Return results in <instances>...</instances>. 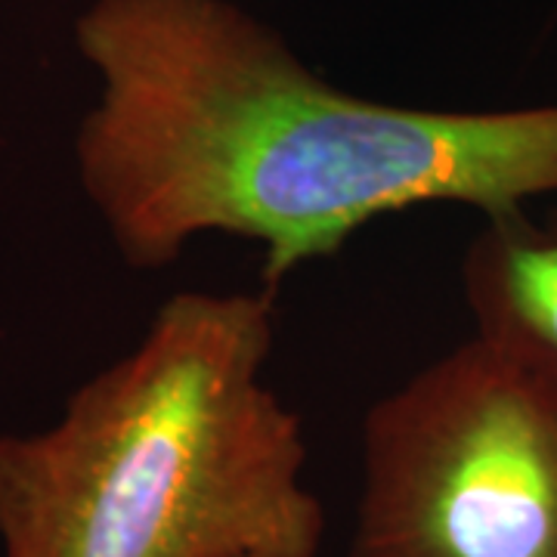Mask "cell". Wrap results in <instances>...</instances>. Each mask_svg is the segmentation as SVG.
Wrapping results in <instances>:
<instances>
[{
	"instance_id": "6da1fadb",
	"label": "cell",
	"mask_w": 557,
	"mask_h": 557,
	"mask_svg": "<svg viewBox=\"0 0 557 557\" xmlns=\"http://www.w3.org/2000/svg\"><path fill=\"white\" fill-rule=\"evenodd\" d=\"M75 44L100 75L75 134L81 189L134 270L223 233L263 248L270 292L387 214L493 218L557 193V102L449 112L354 97L233 0H90Z\"/></svg>"
},
{
	"instance_id": "7a4b0ae2",
	"label": "cell",
	"mask_w": 557,
	"mask_h": 557,
	"mask_svg": "<svg viewBox=\"0 0 557 557\" xmlns=\"http://www.w3.org/2000/svg\"><path fill=\"white\" fill-rule=\"evenodd\" d=\"M263 295L180 292L57 424L0 434L3 557H319L304 421Z\"/></svg>"
},
{
	"instance_id": "3957f363",
	"label": "cell",
	"mask_w": 557,
	"mask_h": 557,
	"mask_svg": "<svg viewBox=\"0 0 557 557\" xmlns=\"http://www.w3.org/2000/svg\"><path fill=\"white\" fill-rule=\"evenodd\" d=\"M350 557H557V379L493 341L362 418Z\"/></svg>"
},
{
	"instance_id": "277c9868",
	"label": "cell",
	"mask_w": 557,
	"mask_h": 557,
	"mask_svg": "<svg viewBox=\"0 0 557 557\" xmlns=\"http://www.w3.org/2000/svg\"><path fill=\"white\" fill-rule=\"evenodd\" d=\"M461 292L478 338L557 379V208L483 218L461 258Z\"/></svg>"
}]
</instances>
